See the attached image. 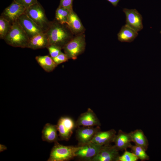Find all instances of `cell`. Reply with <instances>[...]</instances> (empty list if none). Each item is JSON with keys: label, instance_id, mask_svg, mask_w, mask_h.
<instances>
[{"label": "cell", "instance_id": "obj_7", "mask_svg": "<svg viewBox=\"0 0 161 161\" xmlns=\"http://www.w3.org/2000/svg\"><path fill=\"white\" fill-rule=\"evenodd\" d=\"M100 130V126L77 127L75 136L79 145L81 146L90 142L95 135Z\"/></svg>", "mask_w": 161, "mask_h": 161}, {"label": "cell", "instance_id": "obj_23", "mask_svg": "<svg viewBox=\"0 0 161 161\" xmlns=\"http://www.w3.org/2000/svg\"><path fill=\"white\" fill-rule=\"evenodd\" d=\"M12 24L1 16H0V38L4 39L11 29Z\"/></svg>", "mask_w": 161, "mask_h": 161}, {"label": "cell", "instance_id": "obj_27", "mask_svg": "<svg viewBox=\"0 0 161 161\" xmlns=\"http://www.w3.org/2000/svg\"><path fill=\"white\" fill-rule=\"evenodd\" d=\"M52 58L58 65L68 61L69 59L67 55L62 52L57 56Z\"/></svg>", "mask_w": 161, "mask_h": 161}, {"label": "cell", "instance_id": "obj_15", "mask_svg": "<svg viewBox=\"0 0 161 161\" xmlns=\"http://www.w3.org/2000/svg\"><path fill=\"white\" fill-rule=\"evenodd\" d=\"M132 140L129 133H127L121 130H119L115 136L114 143V145L119 151H125L130 147Z\"/></svg>", "mask_w": 161, "mask_h": 161}, {"label": "cell", "instance_id": "obj_32", "mask_svg": "<svg viewBox=\"0 0 161 161\" xmlns=\"http://www.w3.org/2000/svg\"><path fill=\"white\" fill-rule=\"evenodd\" d=\"M160 34H161V30L160 31Z\"/></svg>", "mask_w": 161, "mask_h": 161}, {"label": "cell", "instance_id": "obj_3", "mask_svg": "<svg viewBox=\"0 0 161 161\" xmlns=\"http://www.w3.org/2000/svg\"><path fill=\"white\" fill-rule=\"evenodd\" d=\"M80 146H65L54 143L47 161H67L75 157L76 153Z\"/></svg>", "mask_w": 161, "mask_h": 161}, {"label": "cell", "instance_id": "obj_8", "mask_svg": "<svg viewBox=\"0 0 161 161\" xmlns=\"http://www.w3.org/2000/svg\"><path fill=\"white\" fill-rule=\"evenodd\" d=\"M119 151L114 145L102 146L91 161H117L120 156Z\"/></svg>", "mask_w": 161, "mask_h": 161}, {"label": "cell", "instance_id": "obj_17", "mask_svg": "<svg viewBox=\"0 0 161 161\" xmlns=\"http://www.w3.org/2000/svg\"><path fill=\"white\" fill-rule=\"evenodd\" d=\"M67 24L75 35L84 33L85 29L77 14L70 12Z\"/></svg>", "mask_w": 161, "mask_h": 161}, {"label": "cell", "instance_id": "obj_16", "mask_svg": "<svg viewBox=\"0 0 161 161\" xmlns=\"http://www.w3.org/2000/svg\"><path fill=\"white\" fill-rule=\"evenodd\" d=\"M49 45L48 38L43 32L29 38L27 48L35 50L47 48Z\"/></svg>", "mask_w": 161, "mask_h": 161}, {"label": "cell", "instance_id": "obj_10", "mask_svg": "<svg viewBox=\"0 0 161 161\" xmlns=\"http://www.w3.org/2000/svg\"><path fill=\"white\" fill-rule=\"evenodd\" d=\"M80 146L76 153L75 157L80 160L85 161H91L101 147L91 142Z\"/></svg>", "mask_w": 161, "mask_h": 161}, {"label": "cell", "instance_id": "obj_6", "mask_svg": "<svg viewBox=\"0 0 161 161\" xmlns=\"http://www.w3.org/2000/svg\"><path fill=\"white\" fill-rule=\"evenodd\" d=\"M59 140L67 141L70 138L75 127V123L70 117H61L56 124Z\"/></svg>", "mask_w": 161, "mask_h": 161}, {"label": "cell", "instance_id": "obj_28", "mask_svg": "<svg viewBox=\"0 0 161 161\" xmlns=\"http://www.w3.org/2000/svg\"><path fill=\"white\" fill-rule=\"evenodd\" d=\"M73 0H60L59 5L71 11L73 10Z\"/></svg>", "mask_w": 161, "mask_h": 161}, {"label": "cell", "instance_id": "obj_22", "mask_svg": "<svg viewBox=\"0 0 161 161\" xmlns=\"http://www.w3.org/2000/svg\"><path fill=\"white\" fill-rule=\"evenodd\" d=\"M70 12L67 9L59 5L55 11V19L61 24H67Z\"/></svg>", "mask_w": 161, "mask_h": 161}, {"label": "cell", "instance_id": "obj_14", "mask_svg": "<svg viewBox=\"0 0 161 161\" xmlns=\"http://www.w3.org/2000/svg\"><path fill=\"white\" fill-rule=\"evenodd\" d=\"M116 134L113 129L105 131H100L95 135L91 142L101 146L110 144L114 143Z\"/></svg>", "mask_w": 161, "mask_h": 161}, {"label": "cell", "instance_id": "obj_9", "mask_svg": "<svg viewBox=\"0 0 161 161\" xmlns=\"http://www.w3.org/2000/svg\"><path fill=\"white\" fill-rule=\"evenodd\" d=\"M26 9L25 7L14 0L3 10L1 16L12 24L18 21L20 16L25 13Z\"/></svg>", "mask_w": 161, "mask_h": 161}, {"label": "cell", "instance_id": "obj_11", "mask_svg": "<svg viewBox=\"0 0 161 161\" xmlns=\"http://www.w3.org/2000/svg\"><path fill=\"white\" fill-rule=\"evenodd\" d=\"M126 16V24L137 32L143 28L142 16L135 9L123 8Z\"/></svg>", "mask_w": 161, "mask_h": 161}, {"label": "cell", "instance_id": "obj_21", "mask_svg": "<svg viewBox=\"0 0 161 161\" xmlns=\"http://www.w3.org/2000/svg\"><path fill=\"white\" fill-rule=\"evenodd\" d=\"M35 59L40 66L48 72L52 71L58 66L52 58L48 55L37 56Z\"/></svg>", "mask_w": 161, "mask_h": 161}, {"label": "cell", "instance_id": "obj_12", "mask_svg": "<svg viewBox=\"0 0 161 161\" xmlns=\"http://www.w3.org/2000/svg\"><path fill=\"white\" fill-rule=\"evenodd\" d=\"M75 123V127L81 126H101L100 121L95 114L90 108L81 114Z\"/></svg>", "mask_w": 161, "mask_h": 161}, {"label": "cell", "instance_id": "obj_30", "mask_svg": "<svg viewBox=\"0 0 161 161\" xmlns=\"http://www.w3.org/2000/svg\"><path fill=\"white\" fill-rule=\"evenodd\" d=\"M107 1L110 3L112 5L115 7H116L119 2L120 0H106Z\"/></svg>", "mask_w": 161, "mask_h": 161}, {"label": "cell", "instance_id": "obj_18", "mask_svg": "<svg viewBox=\"0 0 161 161\" xmlns=\"http://www.w3.org/2000/svg\"><path fill=\"white\" fill-rule=\"evenodd\" d=\"M57 131L56 125L46 123L42 131V140L49 143H55L58 141L59 139Z\"/></svg>", "mask_w": 161, "mask_h": 161}, {"label": "cell", "instance_id": "obj_24", "mask_svg": "<svg viewBox=\"0 0 161 161\" xmlns=\"http://www.w3.org/2000/svg\"><path fill=\"white\" fill-rule=\"evenodd\" d=\"M129 148L131 149V151L141 161H144L149 160V157L146 153V151L141 147L135 145H131Z\"/></svg>", "mask_w": 161, "mask_h": 161}, {"label": "cell", "instance_id": "obj_4", "mask_svg": "<svg viewBox=\"0 0 161 161\" xmlns=\"http://www.w3.org/2000/svg\"><path fill=\"white\" fill-rule=\"evenodd\" d=\"M86 45L85 35L82 33L75 35L63 49L69 59L75 60L84 52Z\"/></svg>", "mask_w": 161, "mask_h": 161}, {"label": "cell", "instance_id": "obj_5", "mask_svg": "<svg viewBox=\"0 0 161 161\" xmlns=\"http://www.w3.org/2000/svg\"><path fill=\"white\" fill-rule=\"evenodd\" d=\"M25 13L45 32L50 21L47 19L43 7L37 1L27 8Z\"/></svg>", "mask_w": 161, "mask_h": 161}, {"label": "cell", "instance_id": "obj_19", "mask_svg": "<svg viewBox=\"0 0 161 161\" xmlns=\"http://www.w3.org/2000/svg\"><path fill=\"white\" fill-rule=\"evenodd\" d=\"M138 35L137 32L126 24L121 27L117 35L119 41L131 42L134 40Z\"/></svg>", "mask_w": 161, "mask_h": 161}, {"label": "cell", "instance_id": "obj_25", "mask_svg": "<svg viewBox=\"0 0 161 161\" xmlns=\"http://www.w3.org/2000/svg\"><path fill=\"white\" fill-rule=\"evenodd\" d=\"M138 158L132 152L126 150L123 154L119 157L117 161H137Z\"/></svg>", "mask_w": 161, "mask_h": 161}, {"label": "cell", "instance_id": "obj_26", "mask_svg": "<svg viewBox=\"0 0 161 161\" xmlns=\"http://www.w3.org/2000/svg\"><path fill=\"white\" fill-rule=\"evenodd\" d=\"M46 48L48 49L50 56L52 58L56 57L62 52V49L55 45L49 44Z\"/></svg>", "mask_w": 161, "mask_h": 161}, {"label": "cell", "instance_id": "obj_29", "mask_svg": "<svg viewBox=\"0 0 161 161\" xmlns=\"http://www.w3.org/2000/svg\"><path fill=\"white\" fill-rule=\"evenodd\" d=\"M17 3L24 6L26 8L36 3L37 0H14Z\"/></svg>", "mask_w": 161, "mask_h": 161}, {"label": "cell", "instance_id": "obj_2", "mask_svg": "<svg viewBox=\"0 0 161 161\" xmlns=\"http://www.w3.org/2000/svg\"><path fill=\"white\" fill-rule=\"evenodd\" d=\"M12 47L27 48L29 38L18 20L12 24L10 29L4 39Z\"/></svg>", "mask_w": 161, "mask_h": 161}, {"label": "cell", "instance_id": "obj_1", "mask_svg": "<svg viewBox=\"0 0 161 161\" xmlns=\"http://www.w3.org/2000/svg\"><path fill=\"white\" fill-rule=\"evenodd\" d=\"M44 32L48 38L49 44L55 45L62 49L75 35L67 24H61L55 19L50 21Z\"/></svg>", "mask_w": 161, "mask_h": 161}, {"label": "cell", "instance_id": "obj_13", "mask_svg": "<svg viewBox=\"0 0 161 161\" xmlns=\"http://www.w3.org/2000/svg\"><path fill=\"white\" fill-rule=\"evenodd\" d=\"M18 21L29 38L38 34L44 32L25 13L20 16Z\"/></svg>", "mask_w": 161, "mask_h": 161}, {"label": "cell", "instance_id": "obj_20", "mask_svg": "<svg viewBox=\"0 0 161 161\" xmlns=\"http://www.w3.org/2000/svg\"><path fill=\"white\" fill-rule=\"evenodd\" d=\"M132 142L135 145L141 147L145 151L148 148V142L143 131L140 129H137L129 132Z\"/></svg>", "mask_w": 161, "mask_h": 161}, {"label": "cell", "instance_id": "obj_31", "mask_svg": "<svg viewBox=\"0 0 161 161\" xmlns=\"http://www.w3.org/2000/svg\"><path fill=\"white\" fill-rule=\"evenodd\" d=\"M7 149V147L4 145L0 144V152H1Z\"/></svg>", "mask_w": 161, "mask_h": 161}]
</instances>
